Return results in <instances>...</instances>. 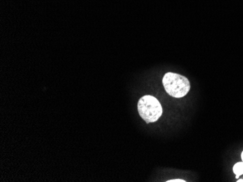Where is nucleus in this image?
Here are the masks:
<instances>
[{
    "instance_id": "nucleus-3",
    "label": "nucleus",
    "mask_w": 243,
    "mask_h": 182,
    "mask_svg": "<svg viewBox=\"0 0 243 182\" xmlns=\"http://www.w3.org/2000/svg\"><path fill=\"white\" fill-rule=\"evenodd\" d=\"M232 171L234 174L236 175V178H237L238 176L243 174V161L242 160L241 162L236 163L234 165L233 168H232Z\"/></svg>"
},
{
    "instance_id": "nucleus-5",
    "label": "nucleus",
    "mask_w": 243,
    "mask_h": 182,
    "mask_svg": "<svg viewBox=\"0 0 243 182\" xmlns=\"http://www.w3.org/2000/svg\"><path fill=\"white\" fill-rule=\"evenodd\" d=\"M241 158H242V160L243 161V151L242 152V153H241Z\"/></svg>"
},
{
    "instance_id": "nucleus-4",
    "label": "nucleus",
    "mask_w": 243,
    "mask_h": 182,
    "mask_svg": "<svg viewBox=\"0 0 243 182\" xmlns=\"http://www.w3.org/2000/svg\"><path fill=\"white\" fill-rule=\"evenodd\" d=\"M186 181L183 179H173V180H169V181H167V182H186Z\"/></svg>"
},
{
    "instance_id": "nucleus-1",
    "label": "nucleus",
    "mask_w": 243,
    "mask_h": 182,
    "mask_svg": "<svg viewBox=\"0 0 243 182\" xmlns=\"http://www.w3.org/2000/svg\"><path fill=\"white\" fill-rule=\"evenodd\" d=\"M162 83L165 91L175 98H182L190 90L191 86L188 79L178 73L169 72L164 75Z\"/></svg>"
},
{
    "instance_id": "nucleus-2",
    "label": "nucleus",
    "mask_w": 243,
    "mask_h": 182,
    "mask_svg": "<svg viewBox=\"0 0 243 182\" xmlns=\"http://www.w3.org/2000/svg\"><path fill=\"white\" fill-rule=\"evenodd\" d=\"M138 111L142 119L149 123L159 120L162 115V107L156 97L145 95L138 102Z\"/></svg>"
},
{
    "instance_id": "nucleus-6",
    "label": "nucleus",
    "mask_w": 243,
    "mask_h": 182,
    "mask_svg": "<svg viewBox=\"0 0 243 182\" xmlns=\"http://www.w3.org/2000/svg\"><path fill=\"white\" fill-rule=\"evenodd\" d=\"M237 182H243V179H238Z\"/></svg>"
}]
</instances>
